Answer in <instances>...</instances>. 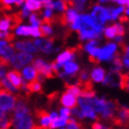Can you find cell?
I'll list each match as a JSON object with an SVG mask.
<instances>
[{"mask_svg":"<svg viewBox=\"0 0 129 129\" xmlns=\"http://www.w3.org/2000/svg\"><path fill=\"white\" fill-rule=\"evenodd\" d=\"M54 9L59 12L65 13L68 10V5H67L66 1H56V2H54Z\"/></svg>","mask_w":129,"mask_h":129,"instance_id":"cell-22","label":"cell"},{"mask_svg":"<svg viewBox=\"0 0 129 129\" xmlns=\"http://www.w3.org/2000/svg\"><path fill=\"white\" fill-rule=\"evenodd\" d=\"M126 15L127 16H129V2H128V4H127V9H126Z\"/></svg>","mask_w":129,"mask_h":129,"instance_id":"cell-40","label":"cell"},{"mask_svg":"<svg viewBox=\"0 0 129 129\" xmlns=\"http://www.w3.org/2000/svg\"><path fill=\"white\" fill-rule=\"evenodd\" d=\"M112 26L114 27L115 34H117L118 37H122V38H123V37L125 36V27H124L122 24H120V23H114Z\"/></svg>","mask_w":129,"mask_h":129,"instance_id":"cell-23","label":"cell"},{"mask_svg":"<svg viewBox=\"0 0 129 129\" xmlns=\"http://www.w3.org/2000/svg\"><path fill=\"white\" fill-rule=\"evenodd\" d=\"M121 74L122 72L117 68H111L106 77L103 80V84L109 87H120L121 81Z\"/></svg>","mask_w":129,"mask_h":129,"instance_id":"cell-4","label":"cell"},{"mask_svg":"<svg viewBox=\"0 0 129 129\" xmlns=\"http://www.w3.org/2000/svg\"><path fill=\"white\" fill-rule=\"evenodd\" d=\"M90 77H91V80L94 82H103L105 78V70L101 67H95L91 70Z\"/></svg>","mask_w":129,"mask_h":129,"instance_id":"cell-12","label":"cell"},{"mask_svg":"<svg viewBox=\"0 0 129 129\" xmlns=\"http://www.w3.org/2000/svg\"><path fill=\"white\" fill-rule=\"evenodd\" d=\"M61 129H64V128H61Z\"/></svg>","mask_w":129,"mask_h":129,"instance_id":"cell-42","label":"cell"},{"mask_svg":"<svg viewBox=\"0 0 129 129\" xmlns=\"http://www.w3.org/2000/svg\"><path fill=\"white\" fill-rule=\"evenodd\" d=\"M119 20H120V22H128L129 21V17L126 14L125 15H122V16L119 17Z\"/></svg>","mask_w":129,"mask_h":129,"instance_id":"cell-36","label":"cell"},{"mask_svg":"<svg viewBox=\"0 0 129 129\" xmlns=\"http://www.w3.org/2000/svg\"><path fill=\"white\" fill-rule=\"evenodd\" d=\"M42 6L46 10H54V2L49 1V0H44L42 1Z\"/></svg>","mask_w":129,"mask_h":129,"instance_id":"cell-30","label":"cell"},{"mask_svg":"<svg viewBox=\"0 0 129 129\" xmlns=\"http://www.w3.org/2000/svg\"><path fill=\"white\" fill-rule=\"evenodd\" d=\"M49 117H50V119H51V121H56V120H58L59 119V115H58V113L57 112H51V113H49Z\"/></svg>","mask_w":129,"mask_h":129,"instance_id":"cell-37","label":"cell"},{"mask_svg":"<svg viewBox=\"0 0 129 129\" xmlns=\"http://www.w3.org/2000/svg\"><path fill=\"white\" fill-rule=\"evenodd\" d=\"M30 36H33V37H41L39 28H38V27H34V26H30Z\"/></svg>","mask_w":129,"mask_h":129,"instance_id":"cell-32","label":"cell"},{"mask_svg":"<svg viewBox=\"0 0 129 129\" xmlns=\"http://www.w3.org/2000/svg\"><path fill=\"white\" fill-rule=\"evenodd\" d=\"M34 57L31 54H27V53H19V54H16L14 55L11 60H10V64L12 66H14L17 69H20L22 68L25 64L29 63L30 61H33Z\"/></svg>","mask_w":129,"mask_h":129,"instance_id":"cell-3","label":"cell"},{"mask_svg":"<svg viewBox=\"0 0 129 129\" xmlns=\"http://www.w3.org/2000/svg\"><path fill=\"white\" fill-rule=\"evenodd\" d=\"M65 124H66V121H65V120H63V119H61V118H59L58 120L54 121L53 123H51V125H50V129L61 128V127H63Z\"/></svg>","mask_w":129,"mask_h":129,"instance_id":"cell-26","label":"cell"},{"mask_svg":"<svg viewBox=\"0 0 129 129\" xmlns=\"http://www.w3.org/2000/svg\"><path fill=\"white\" fill-rule=\"evenodd\" d=\"M79 65L75 62H67L64 64V73L70 76H78Z\"/></svg>","mask_w":129,"mask_h":129,"instance_id":"cell-13","label":"cell"},{"mask_svg":"<svg viewBox=\"0 0 129 129\" xmlns=\"http://www.w3.org/2000/svg\"><path fill=\"white\" fill-rule=\"evenodd\" d=\"M60 102L63 106H65L66 108H76L77 106V99L76 96H74L73 94H70L68 92H63L61 95Z\"/></svg>","mask_w":129,"mask_h":129,"instance_id":"cell-9","label":"cell"},{"mask_svg":"<svg viewBox=\"0 0 129 129\" xmlns=\"http://www.w3.org/2000/svg\"><path fill=\"white\" fill-rule=\"evenodd\" d=\"M98 41L95 40H90L86 43L85 45V49H88V48H94V47H98Z\"/></svg>","mask_w":129,"mask_h":129,"instance_id":"cell-31","label":"cell"},{"mask_svg":"<svg viewBox=\"0 0 129 129\" xmlns=\"http://www.w3.org/2000/svg\"><path fill=\"white\" fill-rule=\"evenodd\" d=\"M31 66L34 67V69L36 70L37 74L42 75L44 78H46V79L55 78V75L53 74V72H51L50 66L48 64L45 63L42 59H40V58H37V59H35L33 62H31Z\"/></svg>","mask_w":129,"mask_h":129,"instance_id":"cell-2","label":"cell"},{"mask_svg":"<svg viewBox=\"0 0 129 129\" xmlns=\"http://www.w3.org/2000/svg\"><path fill=\"white\" fill-rule=\"evenodd\" d=\"M13 126V121L11 114L0 110V129H10Z\"/></svg>","mask_w":129,"mask_h":129,"instance_id":"cell-10","label":"cell"},{"mask_svg":"<svg viewBox=\"0 0 129 129\" xmlns=\"http://www.w3.org/2000/svg\"><path fill=\"white\" fill-rule=\"evenodd\" d=\"M40 30V35L41 37H45V39L53 34V28H51L50 25H46V24H41V27L39 28Z\"/></svg>","mask_w":129,"mask_h":129,"instance_id":"cell-19","label":"cell"},{"mask_svg":"<svg viewBox=\"0 0 129 129\" xmlns=\"http://www.w3.org/2000/svg\"><path fill=\"white\" fill-rule=\"evenodd\" d=\"M22 75H23V77H24L25 80L33 81V80H35V78H36L37 73H36V70L34 69L33 66H26V67L23 69Z\"/></svg>","mask_w":129,"mask_h":129,"instance_id":"cell-16","label":"cell"},{"mask_svg":"<svg viewBox=\"0 0 129 129\" xmlns=\"http://www.w3.org/2000/svg\"><path fill=\"white\" fill-rule=\"evenodd\" d=\"M78 35H79L80 40H85V39L94 40L95 38H98V39H100V38H101V35L95 34L94 31L91 30V29H81V30H78Z\"/></svg>","mask_w":129,"mask_h":129,"instance_id":"cell-11","label":"cell"},{"mask_svg":"<svg viewBox=\"0 0 129 129\" xmlns=\"http://www.w3.org/2000/svg\"><path fill=\"white\" fill-rule=\"evenodd\" d=\"M15 34H12V33H9V31H6V35H5V39H4V41H9V42H11V41H13L15 39Z\"/></svg>","mask_w":129,"mask_h":129,"instance_id":"cell-33","label":"cell"},{"mask_svg":"<svg viewBox=\"0 0 129 129\" xmlns=\"http://www.w3.org/2000/svg\"><path fill=\"white\" fill-rule=\"evenodd\" d=\"M103 127H104V126H103V125L100 123V122H95V123H93V124L91 125V128H92V129H103Z\"/></svg>","mask_w":129,"mask_h":129,"instance_id":"cell-35","label":"cell"},{"mask_svg":"<svg viewBox=\"0 0 129 129\" xmlns=\"http://www.w3.org/2000/svg\"><path fill=\"white\" fill-rule=\"evenodd\" d=\"M16 34L19 36H29L30 35V27H28V26L18 27L16 30Z\"/></svg>","mask_w":129,"mask_h":129,"instance_id":"cell-25","label":"cell"},{"mask_svg":"<svg viewBox=\"0 0 129 129\" xmlns=\"http://www.w3.org/2000/svg\"><path fill=\"white\" fill-rule=\"evenodd\" d=\"M129 2V0H118V1H114V3H118V4H121V5H127Z\"/></svg>","mask_w":129,"mask_h":129,"instance_id":"cell-38","label":"cell"},{"mask_svg":"<svg viewBox=\"0 0 129 129\" xmlns=\"http://www.w3.org/2000/svg\"><path fill=\"white\" fill-rule=\"evenodd\" d=\"M66 124H68L66 129H84V127H83L82 124L78 123V122H77L76 120H74V119H67Z\"/></svg>","mask_w":129,"mask_h":129,"instance_id":"cell-21","label":"cell"},{"mask_svg":"<svg viewBox=\"0 0 129 129\" xmlns=\"http://www.w3.org/2000/svg\"><path fill=\"white\" fill-rule=\"evenodd\" d=\"M60 113H61V119L67 121V119H69L70 114H72V111H70L68 108H61Z\"/></svg>","mask_w":129,"mask_h":129,"instance_id":"cell-28","label":"cell"},{"mask_svg":"<svg viewBox=\"0 0 129 129\" xmlns=\"http://www.w3.org/2000/svg\"><path fill=\"white\" fill-rule=\"evenodd\" d=\"M64 86H65L66 92L73 94L74 96H80L81 95V90H80V88L78 86L73 85V84H69V83H65Z\"/></svg>","mask_w":129,"mask_h":129,"instance_id":"cell-17","label":"cell"},{"mask_svg":"<svg viewBox=\"0 0 129 129\" xmlns=\"http://www.w3.org/2000/svg\"><path fill=\"white\" fill-rule=\"evenodd\" d=\"M24 6L26 8L28 11H39L42 6V1L39 0H27L24 2Z\"/></svg>","mask_w":129,"mask_h":129,"instance_id":"cell-14","label":"cell"},{"mask_svg":"<svg viewBox=\"0 0 129 129\" xmlns=\"http://www.w3.org/2000/svg\"><path fill=\"white\" fill-rule=\"evenodd\" d=\"M17 102V96H14L10 91L0 88V110L11 112L14 110Z\"/></svg>","mask_w":129,"mask_h":129,"instance_id":"cell-1","label":"cell"},{"mask_svg":"<svg viewBox=\"0 0 129 129\" xmlns=\"http://www.w3.org/2000/svg\"><path fill=\"white\" fill-rule=\"evenodd\" d=\"M59 94H60L59 91H55V92H53V93L48 94V95H47V104H48V105L53 104V103L57 100L58 96H59Z\"/></svg>","mask_w":129,"mask_h":129,"instance_id":"cell-29","label":"cell"},{"mask_svg":"<svg viewBox=\"0 0 129 129\" xmlns=\"http://www.w3.org/2000/svg\"><path fill=\"white\" fill-rule=\"evenodd\" d=\"M128 90H129V84H128V89H127V91H128Z\"/></svg>","mask_w":129,"mask_h":129,"instance_id":"cell-41","label":"cell"},{"mask_svg":"<svg viewBox=\"0 0 129 129\" xmlns=\"http://www.w3.org/2000/svg\"><path fill=\"white\" fill-rule=\"evenodd\" d=\"M14 44L11 43V44H8V42L4 41V40H1L0 41V57L4 58L6 60H11V58L14 56L15 51H14Z\"/></svg>","mask_w":129,"mask_h":129,"instance_id":"cell-6","label":"cell"},{"mask_svg":"<svg viewBox=\"0 0 129 129\" xmlns=\"http://www.w3.org/2000/svg\"><path fill=\"white\" fill-rule=\"evenodd\" d=\"M0 86H1V88L8 90V91H10V92H17V89L11 84V82L6 78L0 79Z\"/></svg>","mask_w":129,"mask_h":129,"instance_id":"cell-18","label":"cell"},{"mask_svg":"<svg viewBox=\"0 0 129 129\" xmlns=\"http://www.w3.org/2000/svg\"><path fill=\"white\" fill-rule=\"evenodd\" d=\"M65 15H66V18H67L68 24H73L77 20V18H78V14H77V12H75L73 9H68L65 12Z\"/></svg>","mask_w":129,"mask_h":129,"instance_id":"cell-20","label":"cell"},{"mask_svg":"<svg viewBox=\"0 0 129 129\" xmlns=\"http://www.w3.org/2000/svg\"><path fill=\"white\" fill-rule=\"evenodd\" d=\"M88 60H89V62H91V63H93V64H99V63H100V60H99L96 57L89 56V57H88Z\"/></svg>","mask_w":129,"mask_h":129,"instance_id":"cell-34","label":"cell"},{"mask_svg":"<svg viewBox=\"0 0 129 129\" xmlns=\"http://www.w3.org/2000/svg\"><path fill=\"white\" fill-rule=\"evenodd\" d=\"M68 6H72L75 12H84L86 1H66Z\"/></svg>","mask_w":129,"mask_h":129,"instance_id":"cell-15","label":"cell"},{"mask_svg":"<svg viewBox=\"0 0 129 129\" xmlns=\"http://www.w3.org/2000/svg\"><path fill=\"white\" fill-rule=\"evenodd\" d=\"M15 3H16L17 6H20V5H22L24 3V1H22V0H18V1H16Z\"/></svg>","mask_w":129,"mask_h":129,"instance_id":"cell-39","label":"cell"},{"mask_svg":"<svg viewBox=\"0 0 129 129\" xmlns=\"http://www.w3.org/2000/svg\"><path fill=\"white\" fill-rule=\"evenodd\" d=\"M6 79H8L11 84L14 86L17 90L19 88H21L22 86V82H23V79L21 78V74L19 70H11V72H9L8 74H6Z\"/></svg>","mask_w":129,"mask_h":129,"instance_id":"cell-7","label":"cell"},{"mask_svg":"<svg viewBox=\"0 0 129 129\" xmlns=\"http://www.w3.org/2000/svg\"><path fill=\"white\" fill-rule=\"evenodd\" d=\"M15 48L18 50H22V53H37L38 48L30 41H18L16 44H14Z\"/></svg>","mask_w":129,"mask_h":129,"instance_id":"cell-8","label":"cell"},{"mask_svg":"<svg viewBox=\"0 0 129 129\" xmlns=\"http://www.w3.org/2000/svg\"><path fill=\"white\" fill-rule=\"evenodd\" d=\"M55 41V38H46V39H36L34 42V45L38 48L42 50L45 54H50L54 51V47L53 44Z\"/></svg>","mask_w":129,"mask_h":129,"instance_id":"cell-5","label":"cell"},{"mask_svg":"<svg viewBox=\"0 0 129 129\" xmlns=\"http://www.w3.org/2000/svg\"><path fill=\"white\" fill-rule=\"evenodd\" d=\"M125 11V9L123 8V6H120V8L118 9H114L111 13V20H115V19L119 18V15L121 14V13H123Z\"/></svg>","mask_w":129,"mask_h":129,"instance_id":"cell-27","label":"cell"},{"mask_svg":"<svg viewBox=\"0 0 129 129\" xmlns=\"http://www.w3.org/2000/svg\"><path fill=\"white\" fill-rule=\"evenodd\" d=\"M104 35H105V38H107V39H113V38L117 36L114 27H113V26H108V27H106L105 30H104Z\"/></svg>","mask_w":129,"mask_h":129,"instance_id":"cell-24","label":"cell"}]
</instances>
